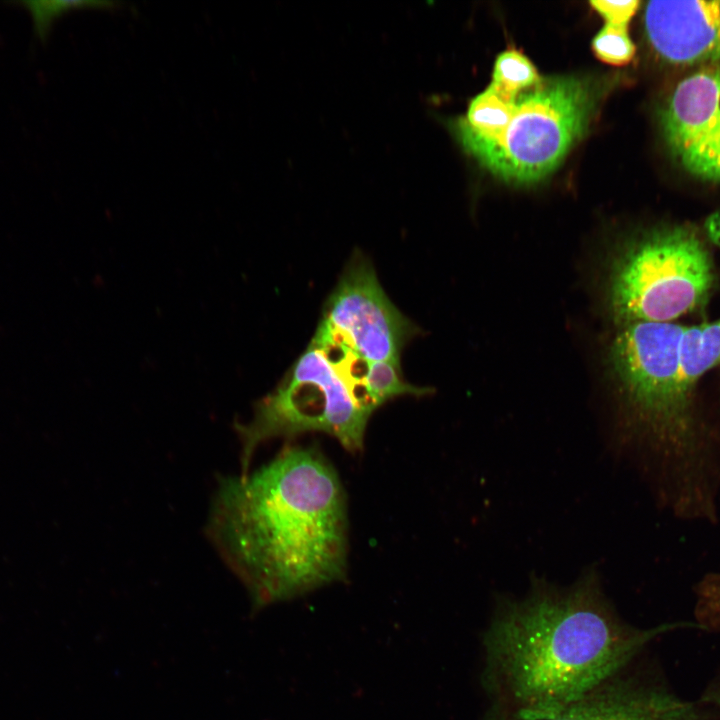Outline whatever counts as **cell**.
Listing matches in <instances>:
<instances>
[{
  "instance_id": "obj_18",
  "label": "cell",
  "mask_w": 720,
  "mask_h": 720,
  "mask_svg": "<svg viewBox=\"0 0 720 720\" xmlns=\"http://www.w3.org/2000/svg\"><path fill=\"white\" fill-rule=\"evenodd\" d=\"M704 229L709 240L720 248V208L707 217Z\"/></svg>"
},
{
  "instance_id": "obj_2",
  "label": "cell",
  "mask_w": 720,
  "mask_h": 720,
  "mask_svg": "<svg viewBox=\"0 0 720 720\" xmlns=\"http://www.w3.org/2000/svg\"><path fill=\"white\" fill-rule=\"evenodd\" d=\"M207 528L257 608L346 577V497L314 447H287L255 472L222 479Z\"/></svg>"
},
{
  "instance_id": "obj_6",
  "label": "cell",
  "mask_w": 720,
  "mask_h": 720,
  "mask_svg": "<svg viewBox=\"0 0 720 720\" xmlns=\"http://www.w3.org/2000/svg\"><path fill=\"white\" fill-rule=\"evenodd\" d=\"M372 412L355 396L327 357L309 343L277 386L259 399L246 423H236L244 475L264 442L323 432L350 452L362 450Z\"/></svg>"
},
{
  "instance_id": "obj_17",
  "label": "cell",
  "mask_w": 720,
  "mask_h": 720,
  "mask_svg": "<svg viewBox=\"0 0 720 720\" xmlns=\"http://www.w3.org/2000/svg\"><path fill=\"white\" fill-rule=\"evenodd\" d=\"M591 6L606 20V24L628 27L639 1H591Z\"/></svg>"
},
{
  "instance_id": "obj_4",
  "label": "cell",
  "mask_w": 720,
  "mask_h": 720,
  "mask_svg": "<svg viewBox=\"0 0 720 720\" xmlns=\"http://www.w3.org/2000/svg\"><path fill=\"white\" fill-rule=\"evenodd\" d=\"M711 255L690 227H656L630 239L611 263L607 303L620 326L672 322L703 306L714 284Z\"/></svg>"
},
{
  "instance_id": "obj_14",
  "label": "cell",
  "mask_w": 720,
  "mask_h": 720,
  "mask_svg": "<svg viewBox=\"0 0 720 720\" xmlns=\"http://www.w3.org/2000/svg\"><path fill=\"white\" fill-rule=\"evenodd\" d=\"M592 50L602 62L623 66L631 62L636 47L629 36L627 27L606 24L594 36Z\"/></svg>"
},
{
  "instance_id": "obj_13",
  "label": "cell",
  "mask_w": 720,
  "mask_h": 720,
  "mask_svg": "<svg viewBox=\"0 0 720 720\" xmlns=\"http://www.w3.org/2000/svg\"><path fill=\"white\" fill-rule=\"evenodd\" d=\"M365 384L378 408L399 396L419 397L432 393L429 387H419L406 382L400 365L384 361L369 362Z\"/></svg>"
},
{
  "instance_id": "obj_12",
  "label": "cell",
  "mask_w": 720,
  "mask_h": 720,
  "mask_svg": "<svg viewBox=\"0 0 720 720\" xmlns=\"http://www.w3.org/2000/svg\"><path fill=\"white\" fill-rule=\"evenodd\" d=\"M542 81L534 64L524 54L509 49L497 56L490 87L505 101L514 102L521 93Z\"/></svg>"
},
{
  "instance_id": "obj_5",
  "label": "cell",
  "mask_w": 720,
  "mask_h": 720,
  "mask_svg": "<svg viewBox=\"0 0 720 720\" xmlns=\"http://www.w3.org/2000/svg\"><path fill=\"white\" fill-rule=\"evenodd\" d=\"M592 83L577 77L542 81L521 93L511 119L492 141L460 142L492 174L528 185L551 174L584 134L597 102Z\"/></svg>"
},
{
  "instance_id": "obj_1",
  "label": "cell",
  "mask_w": 720,
  "mask_h": 720,
  "mask_svg": "<svg viewBox=\"0 0 720 720\" xmlns=\"http://www.w3.org/2000/svg\"><path fill=\"white\" fill-rule=\"evenodd\" d=\"M678 625L625 622L596 570L569 586L535 577L520 598L497 601L483 637L482 682L498 720H543L622 672Z\"/></svg>"
},
{
  "instance_id": "obj_16",
  "label": "cell",
  "mask_w": 720,
  "mask_h": 720,
  "mask_svg": "<svg viewBox=\"0 0 720 720\" xmlns=\"http://www.w3.org/2000/svg\"><path fill=\"white\" fill-rule=\"evenodd\" d=\"M697 608L705 625L720 627V576L706 578L699 586Z\"/></svg>"
},
{
  "instance_id": "obj_15",
  "label": "cell",
  "mask_w": 720,
  "mask_h": 720,
  "mask_svg": "<svg viewBox=\"0 0 720 720\" xmlns=\"http://www.w3.org/2000/svg\"><path fill=\"white\" fill-rule=\"evenodd\" d=\"M87 2L74 1H25L22 5L29 11L34 31L39 38L45 39L57 17L73 7L86 5Z\"/></svg>"
},
{
  "instance_id": "obj_8",
  "label": "cell",
  "mask_w": 720,
  "mask_h": 720,
  "mask_svg": "<svg viewBox=\"0 0 720 720\" xmlns=\"http://www.w3.org/2000/svg\"><path fill=\"white\" fill-rule=\"evenodd\" d=\"M660 123L670 152L687 172L720 182V67L710 65L681 80Z\"/></svg>"
},
{
  "instance_id": "obj_19",
  "label": "cell",
  "mask_w": 720,
  "mask_h": 720,
  "mask_svg": "<svg viewBox=\"0 0 720 720\" xmlns=\"http://www.w3.org/2000/svg\"><path fill=\"white\" fill-rule=\"evenodd\" d=\"M706 701H708L709 703H711L712 705H714L715 707L720 709V689L711 691L706 696Z\"/></svg>"
},
{
  "instance_id": "obj_7",
  "label": "cell",
  "mask_w": 720,
  "mask_h": 720,
  "mask_svg": "<svg viewBox=\"0 0 720 720\" xmlns=\"http://www.w3.org/2000/svg\"><path fill=\"white\" fill-rule=\"evenodd\" d=\"M319 324L361 358L400 366L404 346L422 332L389 299L372 262L358 249L328 296Z\"/></svg>"
},
{
  "instance_id": "obj_3",
  "label": "cell",
  "mask_w": 720,
  "mask_h": 720,
  "mask_svg": "<svg viewBox=\"0 0 720 720\" xmlns=\"http://www.w3.org/2000/svg\"><path fill=\"white\" fill-rule=\"evenodd\" d=\"M684 329L673 322L622 325L610 345L609 364L635 433L690 469L698 465L701 440L681 382Z\"/></svg>"
},
{
  "instance_id": "obj_11",
  "label": "cell",
  "mask_w": 720,
  "mask_h": 720,
  "mask_svg": "<svg viewBox=\"0 0 720 720\" xmlns=\"http://www.w3.org/2000/svg\"><path fill=\"white\" fill-rule=\"evenodd\" d=\"M679 357L682 386L691 395L702 375L720 363V319L685 327Z\"/></svg>"
},
{
  "instance_id": "obj_9",
  "label": "cell",
  "mask_w": 720,
  "mask_h": 720,
  "mask_svg": "<svg viewBox=\"0 0 720 720\" xmlns=\"http://www.w3.org/2000/svg\"><path fill=\"white\" fill-rule=\"evenodd\" d=\"M644 24L650 44L665 60L720 62V0L650 1Z\"/></svg>"
},
{
  "instance_id": "obj_10",
  "label": "cell",
  "mask_w": 720,
  "mask_h": 720,
  "mask_svg": "<svg viewBox=\"0 0 720 720\" xmlns=\"http://www.w3.org/2000/svg\"><path fill=\"white\" fill-rule=\"evenodd\" d=\"M623 672L543 720H705L695 704Z\"/></svg>"
}]
</instances>
